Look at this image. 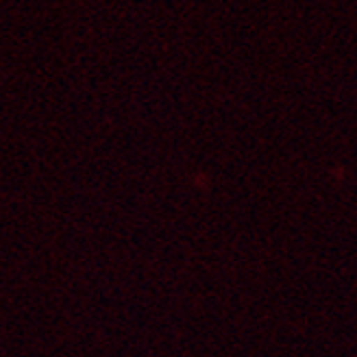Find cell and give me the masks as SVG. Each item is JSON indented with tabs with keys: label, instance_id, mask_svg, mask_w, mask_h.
<instances>
[]
</instances>
